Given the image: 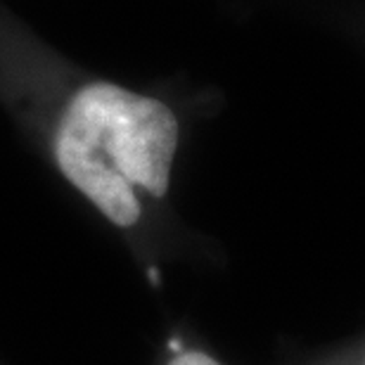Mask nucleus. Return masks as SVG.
<instances>
[{
	"mask_svg": "<svg viewBox=\"0 0 365 365\" xmlns=\"http://www.w3.org/2000/svg\"><path fill=\"white\" fill-rule=\"evenodd\" d=\"M169 365H221V363L202 351H185V354H178Z\"/></svg>",
	"mask_w": 365,
	"mask_h": 365,
	"instance_id": "obj_2",
	"label": "nucleus"
},
{
	"mask_svg": "<svg viewBox=\"0 0 365 365\" xmlns=\"http://www.w3.org/2000/svg\"><path fill=\"white\" fill-rule=\"evenodd\" d=\"M178 121L164 102L93 81L71 95L55 130V162L71 185L119 228L140 218L135 190L164 197Z\"/></svg>",
	"mask_w": 365,
	"mask_h": 365,
	"instance_id": "obj_1",
	"label": "nucleus"
}]
</instances>
